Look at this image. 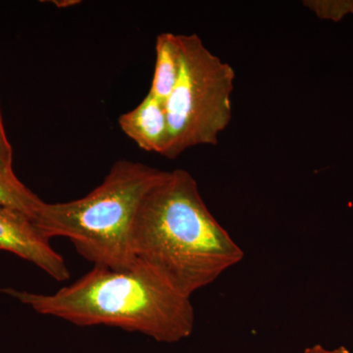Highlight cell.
Wrapping results in <instances>:
<instances>
[{"instance_id": "8", "label": "cell", "mask_w": 353, "mask_h": 353, "mask_svg": "<svg viewBox=\"0 0 353 353\" xmlns=\"http://www.w3.org/2000/svg\"><path fill=\"white\" fill-rule=\"evenodd\" d=\"M43 202L21 183L16 175H6L0 172V204L20 211L34 222Z\"/></svg>"}, {"instance_id": "7", "label": "cell", "mask_w": 353, "mask_h": 353, "mask_svg": "<svg viewBox=\"0 0 353 353\" xmlns=\"http://www.w3.org/2000/svg\"><path fill=\"white\" fill-rule=\"evenodd\" d=\"M155 53L157 58L150 94L165 102L173 92L180 73L178 36L171 32L158 34Z\"/></svg>"}, {"instance_id": "2", "label": "cell", "mask_w": 353, "mask_h": 353, "mask_svg": "<svg viewBox=\"0 0 353 353\" xmlns=\"http://www.w3.org/2000/svg\"><path fill=\"white\" fill-rule=\"evenodd\" d=\"M0 294L29 305L39 314L80 327L103 325L137 332L158 343L185 340L196 324L190 297L137 259L126 270L94 266L54 294H34L12 288H0Z\"/></svg>"}, {"instance_id": "10", "label": "cell", "mask_w": 353, "mask_h": 353, "mask_svg": "<svg viewBox=\"0 0 353 353\" xmlns=\"http://www.w3.org/2000/svg\"><path fill=\"white\" fill-rule=\"evenodd\" d=\"M0 172L6 175H15L13 171L12 146L7 139L6 129L0 113Z\"/></svg>"}, {"instance_id": "5", "label": "cell", "mask_w": 353, "mask_h": 353, "mask_svg": "<svg viewBox=\"0 0 353 353\" xmlns=\"http://www.w3.org/2000/svg\"><path fill=\"white\" fill-rule=\"evenodd\" d=\"M0 250L13 253L46 272L57 282L70 278L66 262L50 245L34 221L0 204Z\"/></svg>"}, {"instance_id": "12", "label": "cell", "mask_w": 353, "mask_h": 353, "mask_svg": "<svg viewBox=\"0 0 353 353\" xmlns=\"http://www.w3.org/2000/svg\"><path fill=\"white\" fill-rule=\"evenodd\" d=\"M52 3L55 6L59 7V8H65V7L77 6V4L81 3V1H77V0H55V1H52Z\"/></svg>"}, {"instance_id": "4", "label": "cell", "mask_w": 353, "mask_h": 353, "mask_svg": "<svg viewBox=\"0 0 353 353\" xmlns=\"http://www.w3.org/2000/svg\"><path fill=\"white\" fill-rule=\"evenodd\" d=\"M180 73L165 101L168 145L164 157L175 159L189 148L216 145L232 120L233 67L211 52L197 34H176Z\"/></svg>"}, {"instance_id": "6", "label": "cell", "mask_w": 353, "mask_h": 353, "mask_svg": "<svg viewBox=\"0 0 353 353\" xmlns=\"http://www.w3.org/2000/svg\"><path fill=\"white\" fill-rule=\"evenodd\" d=\"M123 132L145 152L163 155L168 145V120L164 101L148 92L137 108L120 116Z\"/></svg>"}, {"instance_id": "3", "label": "cell", "mask_w": 353, "mask_h": 353, "mask_svg": "<svg viewBox=\"0 0 353 353\" xmlns=\"http://www.w3.org/2000/svg\"><path fill=\"white\" fill-rule=\"evenodd\" d=\"M165 172L119 160L103 182L82 199L43 202L34 223L50 241L69 239L77 252L94 266L126 270L136 261L132 234L139 208Z\"/></svg>"}, {"instance_id": "11", "label": "cell", "mask_w": 353, "mask_h": 353, "mask_svg": "<svg viewBox=\"0 0 353 353\" xmlns=\"http://www.w3.org/2000/svg\"><path fill=\"white\" fill-rule=\"evenodd\" d=\"M303 353H352L347 347H340L328 350V348L322 347L321 345H315L313 347L306 348Z\"/></svg>"}, {"instance_id": "9", "label": "cell", "mask_w": 353, "mask_h": 353, "mask_svg": "<svg viewBox=\"0 0 353 353\" xmlns=\"http://www.w3.org/2000/svg\"><path fill=\"white\" fill-rule=\"evenodd\" d=\"M304 6L323 20L340 22L348 15H353V0H308Z\"/></svg>"}, {"instance_id": "1", "label": "cell", "mask_w": 353, "mask_h": 353, "mask_svg": "<svg viewBox=\"0 0 353 353\" xmlns=\"http://www.w3.org/2000/svg\"><path fill=\"white\" fill-rule=\"evenodd\" d=\"M132 250L134 259L188 297L245 256L183 169L165 172L146 194L134 220Z\"/></svg>"}]
</instances>
